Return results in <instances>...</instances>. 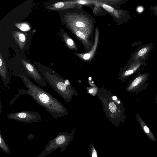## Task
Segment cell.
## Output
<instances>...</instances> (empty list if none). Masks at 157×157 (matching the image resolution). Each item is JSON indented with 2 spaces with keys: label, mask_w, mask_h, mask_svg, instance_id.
<instances>
[{
  "label": "cell",
  "mask_w": 157,
  "mask_h": 157,
  "mask_svg": "<svg viewBox=\"0 0 157 157\" xmlns=\"http://www.w3.org/2000/svg\"><path fill=\"white\" fill-rule=\"evenodd\" d=\"M13 75L21 79L27 90L18 89V93L10 100V105L13 103L20 96L25 94L31 96L39 105L44 107L55 119L67 114L65 106L59 101L40 86L34 84L25 73L19 72Z\"/></svg>",
  "instance_id": "cell-1"
},
{
  "label": "cell",
  "mask_w": 157,
  "mask_h": 157,
  "mask_svg": "<svg viewBox=\"0 0 157 157\" xmlns=\"http://www.w3.org/2000/svg\"><path fill=\"white\" fill-rule=\"evenodd\" d=\"M76 13H67L64 16V20L69 29L82 40L87 42V37L92 33V24L88 23L86 18Z\"/></svg>",
  "instance_id": "cell-2"
},
{
  "label": "cell",
  "mask_w": 157,
  "mask_h": 157,
  "mask_svg": "<svg viewBox=\"0 0 157 157\" xmlns=\"http://www.w3.org/2000/svg\"><path fill=\"white\" fill-rule=\"evenodd\" d=\"M39 71L51 86L64 100H69L70 90L64 78L55 71L49 69L39 68Z\"/></svg>",
  "instance_id": "cell-3"
},
{
  "label": "cell",
  "mask_w": 157,
  "mask_h": 157,
  "mask_svg": "<svg viewBox=\"0 0 157 157\" xmlns=\"http://www.w3.org/2000/svg\"><path fill=\"white\" fill-rule=\"evenodd\" d=\"M71 135L67 133L60 132L53 140L49 141L44 150L37 157H45L60 147L64 151L72 140Z\"/></svg>",
  "instance_id": "cell-4"
},
{
  "label": "cell",
  "mask_w": 157,
  "mask_h": 157,
  "mask_svg": "<svg viewBox=\"0 0 157 157\" xmlns=\"http://www.w3.org/2000/svg\"><path fill=\"white\" fill-rule=\"evenodd\" d=\"M22 68L13 70L12 74L19 72L25 73L28 77L30 78L36 83L43 87L47 84L44 78L35 67L29 62L24 59L21 60Z\"/></svg>",
  "instance_id": "cell-5"
},
{
  "label": "cell",
  "mask_w": 157,
  "mask_h": 157,
  "mask_svg": "<svg viewBox=\"0 0 157 157\" xmlns=\"http://www.w3.org/2000/svg\"><path fill=\"white\" fill-rule=\"evenodd\" d=\"M6 117L11 120L26 123L39 122L42 121L40 114L35 111H24L11 112L7 114Z\"/></svg>",
  "instance_id": "cell-6"
},
{
  "label": "cell",
  "mask_w": 157,
  "mask_h": 157,
  "mask_svg": "<svg viewBox=\"0 0 157 157\" xmlns=\"http://www.w3.org/2000/svg\"><path fill=\"white\" fill-rule=\"evenodd\" d=\"M149 75L148 73L136 75L128 85V91L138 94L146 89L149 83L148 82Z\"/></svg>",
  "instance_id": "cell-7"
},
{
  "label": "cell",
  "mask_w": 157,
  "mask_h": 157,
  "mask_svg": "<svg viewBox=\"0 0 157 157\" xmlns=\"http://www.w3.org/2000/svg\"><path fill=\"white\" fill-rule=\"evenodd\" d=\"M0 75L4 84L5 85H8L10 82L11 76L1 52H0Z\"/></svg>",
  "instance_id": "cell-8"
},
{
  "label": "cell",
  "mask_w": 157,
  "mask_h": 157,
  "mask_svg": "<svg viewBox=\"0 0 157 157\" xmlns=\"http://www.w3.org/2000/svg\"><path fill=\"white\" fill-rule=\"evenodd\" d=\"M135 116L142 131L150 140L153 142L155 141L156 139L155 136L140 115L139 113H136L135 114Z\"/></svg>",
  "instance_id": "cell-9"
},
{
  "label": "cell",
  "mask_w": 157,
  "mask_h": 157,
  "mask_svg": "<svg viewBox=\"0 0 157 157\" xmlns=\"http://www.w3.org/2000/svg\"><path fill=\"white\" fill-rule=\"evenodd\" d=\"M73 4L71 1L59 2L50 5L47 8L53 10H64L71 8Z\"/></svg>",
  "instance_id": "cell-10"
},
{
  "label": "cell",
  "mask_w": 157,
  "mask_h": 157,
  "mask_svg": "<svg viewBox=\"0 0 157 157\" xmlns=\"http://www.w3.org/2000/svg\"><path fill=\"white\" fill-rule=\"evenodd\" d=\"M12 35L16 42L21 49H22L25 47L26 42L25 35L22 33L18 31H13Z\"/></svg>",
  "instance_id": "cell-11"
},
{
  "label": "cell",
  "mask_w": 157,
  "mask_h": 157,
  "mask_svg": "<svg viewBox=\"0 0 157 157\" xmlns=\"http://www.w3.org/2000/svg\"><path fill=\"white\" fill-rule=\"evenodd\" d=\"M96 34L95 36V44L94 45V47H93V49L89 52L83 55V59L84 60H87L91 58L94 55V51L96 50L97 45V43L98 40V32L96 31Z\"/></svg>",
  "instance_id": "cell-12"
},
{
  "label": "cell",
  "mask_w": 157,
  "mask_h": 157,
  "mask_svg": "<svg viewBox=\"0 0 157 157\" xmlns=\"http://www.w3.org/2000/svg\"><path fill=\"white\" fill-rule=\"evenodd\" d=\"M0 148L6 153H9L10 152V149L4 141L1 133H0Z\"/></svg>",
  "instance_id": "cell-13"
},
{
  "label": "cell",
  "mask_w": 157,
  "mask_h": 157,
  "mask_svg": "<svg viewBox=\"0 0 157 157\" xmlns=\"http://www.w3.org/2000/svg\"><path fill=\"white\" fill-rule=\"evenodd\" d=\"M15 25L20 30L23 31H28L30 29L29 25L26 23H16Z\"/></svg>",
  "instance_id": "cell-14"
},
{
  "label": "cell",
  "mask_w": 157,
  "mask_h": 157,
  "mask_svg": "<svg viewBox=\"0 0 157 157\" xmlns=\"http://www.w3.org/2000/svg\"><path fill=\"white\" fill-rule=\"evenodd\" d=\"M63 37L68 47L70 48H75V44L73 41L67 35L63 34Z\"/></svg>",
  "instance_id": "cell-15"
},
{
  "label": "cell",
  "mask_w": 157,
  "mask_h": 157,
  "mask_svg": "<svg viewBox=\"0 0 157 157\" xmlns=\"http://www.w3.org/2000/svg\"><path fill=\"white\" fill-rule=\"evenodd\" d=\"M101 6L105 10L109 12L112 13L114 11V9L113 7L105 4H102Z\"/></svg>",
  "instance_id": "cell-16"
},
{
  "label": "cell",
  "mask_w": 157,
  "mask_h": 157,
  "mask_svg": "<svg viewBox=\"0 0 157 157\" xmlns=\"http://www.w3.org/2000/svg\"><path fill=\"white\" fill-rule=\"evenodd\" d=\"M147 51V49L145 48H144L140 49L138 53V55L140 56H144L146 53Z\"/></svg>",
  "instance_id": "cell-17"
},
{
  "label": "cell",
  "mask_w": 157,
  "mask_h": 157,
  "mask_svg": "<svg viewBox=\"0 0 157 157\" xmlns=\"http://www.w3.org/2000/svg\"><path fill=\"white\" fill-rule=\"evenodd\" d=\"M109 108L110 111L113 112L116 109V107L115 105L112 104H109Z\"/></svg>",
  "instance_id": "cell-18"
},
{
  "label": "cell",
  "mask_w": 157,
  "mask_h": 157,
  "mask_svg": "<svg viewBox=\"0 0 157 157\" xmlns=\"http://www.w3.org/2000/svg\"><path fill=\"white\" fill-rule=\"evenodd\" d=\"M92 154V157H97V152L95 149L93 150Z\"/></svg>",
  "instance_id": "cell-19"
},
{
  "label": "cell",
  "mask_w": 157,
  "mask_h": 157,
  "mask_svg": "<svg viewBox=\"0 0 157 157\" xmlns=\"http://www.w3.org/2000/svg\"><path fill=\"white\" fill-rule=\"evenodd\" d=\"M137 10L139 12H141L143 10V8L142 7H140L138 8Z\"/></svg>",
  "instance_id": "cell-20"
},
{
  "label": "cell",
  "mask_w": 157,
  "mask_h": 157,
  "mask_svg": "<svg viewBox=\"0 0 157 157\" xmlns=\"http://www.w3.org/2000/svg\"><path fill=\"white\" fill-rule=\"evenodd\" d=\"M155 102L156 104L157 105V89L156 94V95L155 98Z\"/></svg>",
  "instance_id": "cell-21"
},
{
  "label": "cell",
  "mask_w": 157,
  "mask_h": 157,
  "mask_svg": "<svg viewBox=\"0 0 157 157\" xmlns=\"http://www.w3.org/2000/svg\"><path fill=\"white\" fill-rule=\"evenodd\" d=\"M113 99L114 100H115L117 99V97L116 96H114L113 97Z\"/></svg>",
  "instance_id": "cell-22"
},
{
  "label": "cell",
  "mask_w": 157,
  "mask_h": 157,
  "mask_svg": "<svg viewBox=\"0 0 157 157\" xmlns=\"http://www.w3.org/2000/svg\"><path fill=\"white\" fill-rule=\"evenodd\" d=\"M93 92V90L92 89H90L89 90V92L90 93H92Z\"/></svg>",
  "instance_id": "cell-23"
},
{
  "label": "cell",
  "mask_w": 157,
  "mask_h": 157,
  "mask_svg": "<svg viewBox=\"0 0 157 157\" xmlns=\"http://www.w3.org/2000/svg\"><path fill=\"white\" fill-rule=\"evenodd\" d=\"M0 113L1 112V108H2V105H1V103H0Z\"/></svg>",
  "instance_id": "cell-24"
},
{
  "label": "cell",
  "mask_w": 157,
  "mask_h": 157,
  "mask_svg": "<svg viewBox=\"0 0 157 157\" xmlns=\"http://www.w3.org/2000/svg\"><path fill=\"white\" fill-rule=\"evenodd\" d=\"M91 77H90V78H89V79L90 80H91Z\"/></svg>",
  "instance_id": "cell-25"
}]
</instances>
